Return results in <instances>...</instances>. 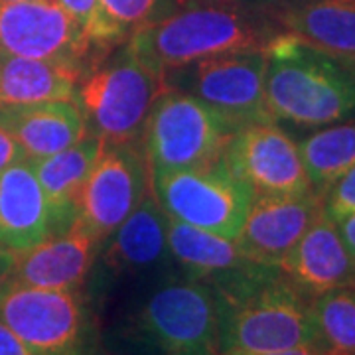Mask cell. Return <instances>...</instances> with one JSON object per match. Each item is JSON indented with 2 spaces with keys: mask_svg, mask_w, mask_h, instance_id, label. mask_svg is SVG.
Listing matches in <instances>:
<instances>
[{
  "mask_svg": "<svg viewBox=\"0 0 355 355\" xmlns=\"http://www.w3.org/2000/svg\"><path fill=\"white\" fill-rule=\"evenodd\" d=\"M207 286L216 298L221 354L227 349L280 352L318 345L308 296L279 266L249 263Z\"/></svg>",
  "mask_w": 355,
  "mask_h": 355,
  "instance_id": "cell-1",
  "label": "cell"
},
{
  "mask_svg": "<svg viewBox=\"0 0 355 355\" xmlns=\"http://www.w3.org/2000/svg\"><path fill=\"white\" fill-rule=\"evenodd\" d=\"M182 6L154 18L127 40V50L160 79L207 58L265 50L282 32L275 18L237 6L205 2Z\"/></svg>",
  "mask_w": 355,
  "mask_h": 355,
  "instance_id": "cell-2",
  "label": "cell"
},
{
  "mask_svg": "<svg viewBox=\"0 0 355 355\" xmlns=\"http://www.w3.org/2000/svg\"><path fill=\"white\" fill-rule=\"evenodd\" d=\"M265 60L266 109L275 123L320 128L355 114V60L284 30L266 44Z\"/></svg>",
  "mask_w": 355,
  "mask_h": 355,
  "instance_id": "cell-3",
  "label": "cell"
},
{
  "mask_svg": "<svg viewBox=\"0 0 355 355\" xmlns=\"http://www.w3.org/2000/svg\"><path fill=\"white\" fill-rule=\"evenodd\" d=\"M164 81L127 50L83 76L76 103L87 132L105 144H135L142 139L146 119Z\"/></svg>",
  "mask_w": 355,
  "mask_h": 355,
  "instance_id": "cell-4",
  "label": "cell"
},
{
  "mask_svg": "<svg viewBox=\"0 0 355 355\" xmlns=\"http://www.w3.org/2000/svg\"><path fill=\"white\" fill-rule=\"evenodd\" d=\"M229 137V128L205 105L184 91L164 87L142 132L150 176L216 164Z\"/></svg>",
  "mask_w": 355,
  "mask_h": 355,
  "instance_id": "cell-5",
  "label": "cell"
},
{
  "mask_svg": "<svg viewBox=\"0 0 355 355\" xmlns=\"http://www.w3.org/2000/svg\"><path fill=\"white\" fill-rule=\"evenodd\" d=\"M265 71V50L237 51L180 67L162 81L164 87L184 91L205 105L233 135L272 121L266 109Z\"/></svg>",
  "mask_w": 355,
  "mask_h": 355,
  "instance_id": "cell-6",
  "label": "cell"
},
{
  "mask_svg": "<svg viewBox=\"0 0 355 355\" xmlns=\"http://www.w3.org/2000/svg\"><path fill=\"white\" fill-rule=\"evenodd\" d=\"M150 191L166 216L227 239L241 233L253 193L223 158L216 164L150 176Z\"/></svg>",
  "mask_w": 355,
  "mask_h": 355,
  "instance_id": "cell-7",
  "label": "cell"
},
{
  "mask_svg": "<svg viewBox=\"0 0 355 355\" xmlns=\"http://www.w3.org/2000/svg\"><path fill=\"white\" fill-rule=\"evenodd\" d=\"M139 328L164 355H219L216 298L200 280L160 286L144 302Z\"/></svg>",
  "mask_w": 355,
  "mask_h": 355,
  "instance_id": "cell-8",
  "label": "cell"
},
{
  "mask_svg": "<svg viewBox=\"0 0 355 355\" xmlns=\"http://www.w3.org/2000/svg\"><path fill=\"white\" fill-rule=\"evenodd\" d=\"M0 320L34 355H83L85 310L79 291H50L8 282Z\"/></svg>",
  "mask_w": 355,
  "mask_h": 355,
  "instance_id": "cell-9",
  "label": "cell"
},
{
  "mask_svg": "<svg viewBox=\"0 0 355 355\" xmlns=\"http://www.w3.org/2000/svg\"><path fill=\"white\" fill-rule=\"evenodd\" d=\"M150 191V170L144 148L105 144L81 191L77 225L103 243Z\"/></svg>",
  "mask_w": 355,
  "mask_h": 355,
  "instance_id": "cell-10",
  "label": "cell"
},
{
  "mask_svg": "<svg viewBox=\"0 0 355 355\" xmlns=\"http://www.w3.org/2000/svg\"><path fill=\"white\" fill-rule=\"evenodd\" d=\"M223 162L257 196L312 191L298 142L275 123H254L229 137Z\"/></svg>",
  "mask_w": 355,
  "mask_h": 355,
  "instance_id": "cell-11",
  "label": "cell"
},
{
  "mask_svg": "<svg viewBox=\"0 0 355 355\" xmlns=\"http://www.w3.org/2000/svg\"><path fill=\"white\" fill-rule=\"evenodd\" d=\"M93 46L58 0L0 2V55L79 65Z\"/></svg>",
  "mask_w": 355,
  "mask_h": 355,
  "instance_id": "cell-12",
  "label": "cell"
},
{
  "mask_svg": "<svg viewBox=\"0 0 355 355\" xmlns=\"http://www.w3.org/2000/svg\"><path fill=\"white\" fill-rule=\"evenodd\" d=\"M322 209V196L316 191L257 196L235 241L249 261L279 266L284 254L298 243Z\"/></svg>",
  "mask_w": 355,
  "mask_h": 355,
  "instance_id": "cell-13",
  "label": "cell"
},
{
  "mask_svg": "<svg viewBox=\"0 0 355 355\" xmlns=\"http://www.w3.org/2000/svg\"><path fill=\"white\" fill-rule=\"evenodd\" d=\"M279 268L298 291L310 298L355 284V261L343 243L338 225L324 214V209L298 243L284 254Z\"/></svg>",
  "mask_w": 355,
  "mask_h": 355,
  "instance_id": "cell-14",
  "label": "cell"
},
{
  "mask_svg": "<svg viewBox=\"0 0 355 355\" xmlns=\"http://www.w3.org/2000/svg\"><path fill=\"white\" fill-rule=\"evenodd\" d=\"M99 247L101 243L87 229L73 223L64 233L18 251L10 282L50 291H79Z\"/></svg>",
  "mask_w": 355,
  "mask_h": 355,
  "instance_id": "cell-15",
  "label": "cell"
},
{
  "mask_svg": "<svg viewBox=\"0 0 355 355\" xmlns=\"http://www.w3.org/2000/svg\"><path fill=\"white\" fill-rule=\"evenodd\" d=\"M101 148L103 140L87 132L62 153L28 160L48 202L50 235L64 233L77 221L81 191Z\"/></svg>",
  "mask_w": 355,
  "mask_h": 355,
  "instance_id": "cell-16",
  "label": "cell"
},
{
  "mask_svg": "<svg viewBox=\"0 0 355 355\" xmlns=\"http://www.w3.org/2000/svg\"><path fill=\"white\" fill-rule=\"evenodd\" d=\"M0 127L18 140L26 160H40L62 153L87 135L85 119L76 101L2 107Z\"/></svg>",
  "mask_w": 355,
  "mask_h": 355,
  "instance_id": "cell-17",
  "label": "cell"
},
{
  "mask_svg": "<svg viewBox=\"0 0 355 355\" xmlns=\"http://www.w3.org/2000/svg\"><path fill=\"white\" fill-rule=\"evenodd\" d=\"M101 245H105L103 265L113 275L144 272L164 263L170 257L168 216L154 200L153 191Z\"/></svg>",
  "mask_w": 355,
  "mask_h": 355,
  "instance_id": "cell-18",
  "label": "cell"
},
{
  "mask_svg": "<svg viewBox=\"0 0 355 355\" xmlns=\"http://www.w3.org/2000/svg\"><path fill=\"white\" fill-rule=\"evenodd\" d=\"M50 237V211L28 160L0 174V247L26 251Z\"/></svg>",
  "mask_w": 355,
  "mask_h": 355,
  "instance_id": "cell-19",
  "label": "cell"
},
{
  "mask_svg": "<svg viewBox=\"0 0 355 355\" xmlns=\"http://www.w3.org/2000/svg\"><path fill=\"white\" fill-rule=\"evenodd\" d=\"M83 67L51 60L0 55V109L76 101Z\"/></svg>",
  "mask_w": 355,
  "mask_h": 355,
  "instance_id": "cell-20",
  "label": "cell"
},
{
  "mask_svg": "<svg viewBox=\"0 0 355 355\" xmlns=\"http://www.w3.org/2000/svg\"><path fill=\"white\" fill-rule=\"evenodd\" d=\"M277 22L318 50L355 60V0H292Z\"/></svg>",
  "mask_w": 355,
  "mask_h": 355,
  "instance_id": "cell-21",
  "label": "cell"
},
{
  "mask_svg": "<svg viewBox=\"0 0 355 355\" xmlns=\"http://www.w3.org/2000/svg\"><path fill=\"white\" fill-rule=\"evenodd\" d=\"M170 257L188 272V279L214 284L239 270L249 261L235 239L214 235L168 217Z\"/></svg>",
  "mask_w": 355,
  "mask_h": 355,
  "instance_id": "cell-22",
  "label": "cell"
},
{
  "mask_svg": "<svg viewBox=\"0 0 355 355\" xmlns=\"http://www.w3.org/2000/svg\"><path fill=\"white\" fill-rule=\"evenodd\" d=\"M312 191L324 193L355 166V121L322 127L298 142Z\"/></svg>",
  "mask_w": 355,
  "mask_h": 355,
  "instance_id": "cell-23",
  "label": "cell"
},
{
  "mask_svg": "<svg viewBox=\"0 0 355 355\" xmlns=\"http://www.w3.org/2000/svg\"><path fill=\"white\" fill-rule=\"evenodd\" d=\"M322 355H355V284L310 300Z\"/></svg>",
  "mask_w": 355,
  "mask_h": 355,
  "instance_id": "cell-24",
  "label": "cell"
},
{
  "mask_svg": "<svg viewBox=\"0 0 355 355\" xmlns=\"http://www.w3.org/2000/svg\"><path fill=\"white\" fill-rule=\"evenodd\" d=\"M99 4L116 38L127 42L139 28L158 18L160 0H99Z\"/></svg>",
  "mask_w": 355,
  "mask_h": 355,
  "instance_id": "cell-25",
  "label": "cell"
},
{
  "mask_svg": "<svg viewBox=\"0 0 355 355\" xmlns=\"http://www.w3.org/2000/svg\"><path fill=\"white\" fill-rule=\"evenodd\" d=\"M58 2L64 6L65 12L76 20V24L83 30L93 50H109V48L121 44L113 28L107 24V20L103 16L99 0H58Z\"/></svg>",
  "mask_w": 355,
  "mask_h": 355,
  "instance_id": "cell-26",
  "label": "cell"
},
{
  "mask_svg": "<svg viewBox=\"0 0 355 355\" xmlns=\"http://www.w3.org/2000/svg\"><path fill=\"white\" fill-rule=\"evenodd\" d=\"M324 214L331 221H340L342 217L355 211V166L349 168L343 176H340L330 186V190L322 198Z\"/></svg>",
  "mask_w": 355,
  "mask_h": 355,
  "instance_id": "cell-27",
  "label": "cell"
},
{
  "mask_svg": "<svg viewBox=\"0 0 355 355\" xmlns=\"http://www.w3.org/2000/svg\"><path fill=\"white\" fill-rule=\"evenodd\" d=\"M180 4H190V2H205V4H225V6H237L245 10L265 14L277 20V16L282 8H286L292 0H178Z\"/></svg>",
  "mask_w": 355,
  "mask_h": 355,
  "instance_id": "cell-28",
  "label": "cell"
},
{
  "mask_svg": "<svg viewBox=\"0 0 355 355\" xmlns=\"http://www.w3.org/2000/svg\"><path fill=\"white\" fill-rule=\"evenodd\" d=\"M26 154L22 146L18 144V140L6 128L0 127V174L4 170H8L10 166L24 162Z\"/></svg>",
  "mask_w": 355,
  "mask_h": 355,
  "instance_id": "cell-29",
  "label": "cell"
},
{
  "mask_svg": "<svg viewBox=\"0 0 355 355\" xmlns=\"http://www.w3.org/2000/svg\"><path fill=\"white\" fill-rule=\"evenodd\" d=\"M0 355H34L16 334L0 320Z\"/></svg>",
  "mask_w": 355,
  "mask_h": 355,
  "instance_id": "cell-30",
  "label": "cell"
},
{
  "mask_svg": "<svg viewBox=\"0 0 355 355\" xmlns=\"http://www.w3.org/2000/svg\"><path fill=\"white\" fill-rule=\"evenodd\" d=\"M221 355H322L320 347L310 343V345H300L292 349H280V352H243V349H227Z\"/></svg>",
  "mask_w": 355,
  "mask_h": 355,
  "instance_id": "cell-31",
  "label": "cell"
},
{
  "mask_svg": "<svg viewBox=\"0 0 355 355\" xmlns=\"http://www.w3.org/2000/svg\"><path fill=\"white\" fill-rule=\"evenodd\" d=\"M16 257H18V251L0 247V292L10 282V279H12L14 266H16Z\"/></svg>",
  "mask_w": 355,
  "mask_h": 355,
  "instance_id": "cell-32",
  "label": "cell"
},
{
  "mask_svg": "<svg viewBox=\"0 0 355 355\" xmlns=\"http://www.w3.org/2000/svg\"><path fill=\"white\" fill-rule=\"evenodd\" d=\"M336 225H338V231H340V235H342L343 243H345L347 251L352 254V259L355 261V211L349 214V216L342 217L340 221H336Z\"/></svg>",
  "mask_w": 355,
  "mask_h": 355,
  "instance_id": "cell-33",
  "label": "cell"
},
{
  "mask_svg": "<svg viewBox=\"0 0 355 355\" xmlns=\"http://www.w3.org/2000/svg\"><path fill=\"white\" fill-rule=\"evenodd\" d=\"M0 2H30V0H0Z\"/></svg>",
  "mask_w": 355,
  "mask_h": 355,
  "instance_id": "cell-34",
  "label": "cell"
}]
</instances>
